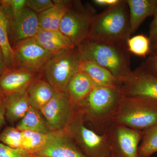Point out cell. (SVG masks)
Wrapping results in <instances>:
<instances>
[{"mask_svg":"<svg viewBox=\"0 0 157 157\" xmlns=\"http://www.w3.org/2000/svg\"><path fill=\"white\" fill-rule=\"evenodd\" d=\"M127 40L98 41L88 38L78 46L81 59L106 68L122 85L133 73Z\"/></svg>","mask_w":157,"mask_h":157,"instance_id":"1","label":"cell"},{"mask_svg":"<svg viewBox=\"0 0 157 157\" xmlns=\"http://www.w3.org/2000/svg\"><path fill=\"white\" fill-rule=\"evenodd\" d=\"M124 96L121 86H97L75 107L84 122L100 135L107 133Z\"/></svg>","mask_w":157,"mask_h":157,"instance_id":"2","label":"cell"},{"mask_svg":"<svg viewBox=\"0 0 157 157\" xmlns=\"http://www.w3.org/2000/svg\"><path fill=\"white\" fill-rule=\"evenodd\" d=\"M131 36L128 7L126 0H121L115 6L97 14L89 38L104 41L128 39Z\"/></svg>","mask_w":157,"mask_h":157,"instance_id":"3","label":"cell"},{"mask_svg":"<svg viewBox=\"0 0 157 157\" xmlns=\"http://www.w3.org/2000/svg\"><path fill=\"white\" fill-rule=\"evenodd\" d=\"M113 123L144 132L157 123V101L150 98L124 96Z\"/></svg>","mask_w":157,"mask_h":157,"instance_id":"4","label":"cell"},{"mask_svg":"<svg viewBox=\"0 0 157 157\" xmlns=\"http://www.w3.org/2000/svg\"><path fill=\"white\" fill-rule=\"evenodd\" d=\"M64 131L86 157L110 156V147L106 134L100 135L87 128L76 107Z\"/></svg>","mask_w":157,"mask_h":157,"instance_id":"5","label":"cell"},{"mask_svg":"<svg viewBox=\"0 0 157 157\" xmlns=\"http://www.w3.org/2000/svg\"><path fill=\"white\" fill-rule=\"evenodd\" d=\"M81 60L78 47L66 48L55 53L42 72L45 80L56 91L66 92L70 79L79 71Z\"/></svg>","mask_w":157,"mask_h":157,"instance_id":"6","label":"cell"},{"mask_svg":"<svg viewBox=\"0 0 157 157\" xmlns=\"http://www.w3.org/2000/svg\"><path fill=\"white\" fill-rule=\"evenodd\" d=\"M97 15L95 10L90 4L83 5L80 1H71L62 20L59 30L73 45L78 47L89 38L92 25Z\"/></svg>","mask_w":157,"mask_h":157,"instance_id":"7","label":"cell"},{"mask_svg":"<svg viewBox=\"0 0 157 157\" xmlns=\"http://www.w3.org/2000/svg\"><path fill=\"white\" fill-rule=\"evenodd\" d=\"M111 157H139L144 132L113 123L107 133Z\"/></svg>","mask_w":157,"mask_h":157,"instance_id":"8","label":"cell"},{"mask_svg":"<svg viewBox=\"0 0 157 157\" xmlns=\"http://www.w3.org/2000/svg\"><path fill=\"white\" fill-rule=\"evenodd\" d=\"M14 69L23 68L39 73L55 53L42 48L34 38L17 42L12 47Z\"/></svg>","mask_w":157,"mask_h":157,"instance_id":"9","label":"cell"},{"mask_svg":"<svg viewBox=\"0 0 157 157\" xmlns=\"http://www.w3.org/2000/svg\"><path fill=\"white\" fill-rule=\"evenodd\" d=\"M75 107L66 92L56 91L53 98L39 110L52 132L64 130Z\"/></svg>","mask_w":157,"mask_h":157,"instance_id":"10","label":"cell"},{"mask_svg":"<svg viewBox=\"0 0 157 157\" xmlns=\"http://www.w3.org/2000/svg\"><path fill=\"white\" fill-rule=\"evenodd\" d=\"M124 96L144 97L157 101V77L139 67L122 84Z\"/></svg>","mask_w":157,"mask_h":157,"instance_id":"11","label":"cell"},{"mask_svg":"<svg viewBox=\"0 0 157 157\" xmlns=\"http://www.w3.org/2000/svg\"><path fill=\"white\" fill-rule=\"evenodd\" d=\"M9 19L10 41L14 45L35 38L40 29L38 14L26 7L17 17Z\"/></svg>","mask_w":157,"mask_h":157,"instance_id":"12","label":"cell"},{"mask_svg":"<svg viewBox=\"0 0 157 157\" xmlns=\"http://www.w3.org/2000/svg\"><path fill=\"white\" fill-rule=\"evenodd\" d=\"M35 154L49 157H87L64 131L52 132L44 147Z\"/></svg>","mask_w":157,"mask_h":157,"instance_id":"13","label":"cell"},{"mask_svg":"<svg viewBox=\"0 0 157 157\" xmlns=\"http://www.w3.org/2000/svg\"><path fill=\"white\" fill-rule=\"evenodd\" d=\"M38 73L23 68L6 69L0 76V95L6 97L26 90Z\"/></svg>","mask_w":157,"mask_h":157,"instance_id":"14","label":"cell"},{"mask_svg":"<svg viewBox=\"0 0 157 157\" xmlns=\"http://www.w3.org/2000/svg\"><path fill=\"white\" fill-rule=\"evenodd\" d=\"M97 86L87 74L78 71L70 79L66 93L70 102L75 107L83 101Z\"/></svg>","mask_w":157,"mask_h":157,"instance_id":"15","label":"cell"},{"mask_svg":"<svg viewBox=\"0 0 157 157\" xmlns=\"http://www.w3.org/2000/svg\"><path fill=\"white\" fill-rule=\"evenodd\" d=\"M129 11L130 33L132 36L144 20L153 16L157 0H126Z\"/></svg>","mask_w":157,"mask_h":157,"instance_id":"16","label":"cell"},{"mask_svg":"<svg viewBox=\"0 0 157 157\" xmlns=\"http://www.w3.org/2000/svg\"><path fill=\"white\" fill-rule=\"evenodd\" d=\"M79 71L87 74L97 86L113 87L122 86L109 70L95 62L81 59Z\"/></svg>","mask_w":157,"mask_h":157,"instance_id":"17","label":"cell"},{"mask_svg":"<svg viewBox=\"0 0 157 157\" xmlns=\"http://www.w3.org/2000/svg\"><path fill=\"white\" fill-rule=\"evenodd\" d=\"M34 38L42 48L52 53L75 47L70 39L59 30L40 28Z\"/></svg>","mask_w":157,"mask_h":157,"instance_id":"18","label":"cell"},{"mask_svg":"<svg viewBox=\"0 0 157 157\" xmlns=\"http://www.w3.org/2000/svg\"><path fill=\"white\" fill-rule=\"evenodd\" d=\"M27 90L4 97L6 120L11 123L19 121L30 107Z\"/></svg>","mask_w":157,"mask_h":157,"instance_id":"19","label":"cell"},{"mask_svg":"<svg viewBox=\"0 0 157 157\" xmlns=\"http://www.w3.org/2000/svg\"><path fill=\"white\" fill-rule=\"evenodd\" d=\"M27 91L30 106L39 110L51 100L56 92L48 82L38 76L29 86Z\"/></svg>","mask_w":157,"mask_h":157,"instance_id":"20","label":"cell"},{"mask_svg":"<svg viewBox=\"0 0 157 157\" xmlns=\"http://www.w3.org/2000/svg\"><path fill=\"white\" fill-rule=\"evenodd\" d=\"M53 1V6L38 14L39 27L42 29L59 30L62 20L71 2V1L67 0Z\"/></svg>","mask_w":157,"mask_h":157,"instance_id":"21","label":"cell"},{"mask_svg":"<svg viewBox=\"0 0 157 157\" xmlns=\"http://www.w3.org/2000/svg\"><path fill=\"white\" fill-rule=\"evenodd\" d=\"M16 128L21 131H30L44 134L52 132L40 111L31 106L24 117L17 123Z\"/></svg>","mask_w":157,"mask_h":157,"instance_id":"22","label":"cell"},{"mask_svg":"<svg viewBox=\"0 0 157 157\" xmlns=\"http://www.w3.org/2000/svg\"><path fill=\"white\" fill-rule=\"evenodd\" d=\"M9 19L0 6V46L2 49L7 68L14 69L13 50L9 35Z\"/></svg>","mask_w":157,"mask_h":157,"instance_id":"23","label":"cell"},{"mask_svg":"<svg viewBox=\"0 0 157 157\" xmlns=\"http://www.w3.org/2000/svg\"><path fill=\"white\" fill-rule=\"evenodd\" d=\"M21 132L22 138L21 149L31 155L36 154L44 147L53 132L44 134L30 131Z\"/></svg>","mask_w":157,"mask_h":157,"instance_id":"24","label":"cell"},{"mask_svg":"<svg viewBox=\"0 0 157 157\" xmlns=\"http://www.w3.org/2000/svg\"><path fill=\"white\" fill-rule=\"evenodd\" d=\"M157 152V123L144 132L138 148L139 157H150Z\"/></svg>","mask_w":157,"mask_h":157,"instance_id":"25","label":"cell"},{"mask_svg":"<svg viewBox=\"0 0 157 157\" xmlns=\"http://www.w3.org/2000/svg\"><path fill=\"white\" fill-rule=\"evenodd\" d=\"M127 44L129 52L137 56L145 57L151 54L149 39L143 34L130 37L127 40Z\"/></svg>","mask_w":157,"mask_h":157,"instance_id":"26","label":"cell"},{"mask_svg":"<svg viewBox=\"0 0 157 157\" xmlns=\"http://www.w3.org/2000/svg\"><path fill=\"white\" fill-rule=\"evenodd\" d=\"M22 138V132L16 127H6L0 133L1 143L13 148L21 149Z\"/></svg>","mask_w":157,"mask_h":157,"instance_id":"27","label":"cell"},{"mask_svg":"<svg viewBox=\"0 0 157 157\" xmlns=\"http://www.w3.org/2000/svg\"><path fill=\"white\" fill-rule=\"evenodd\" d=\"M27 0H0L2 7L9 19L17 17L26 7Z\"/></svg>","mask_w":157,"mask_h":157,"instance_id":"28","label":"cell"},{"mask_svg":"<svg viewBox=\"0 0 157 157\" xmlns=\"http://www.w3.org/2000/svg\"><path fill=\"white\" fill-rule=\"evenodd\" d=\"M54 2L51 0H27L26 7L40 14L52 7Z\"/></svg>","mask_w":157,"mask_h":157,"instance_id":"29","label":"cell"},{"mask_svg":"<svg viewBox=\"0 0 157 157\" xmlns=\"http://www.w3.org/2000/svg\"><path fill=\"white\" fill-rule=\"evenodd\" d=\"M31 155L21 149L12 148L0 142V157H30Z\"/></svg>","mask_w":157,"mask_h":157,"instance_id":"30","label":"cell"},{"mask_svg":"<svg viewBox=\"0 0 157 157\" xmlns=\"http://www.w3.org/2000/svg\"><path fill=\"white\" fill-rule=\"evenodd\" d=\"M153 17L150 25L149 31L148 38L150 42L151 53L157 47V7Z\"/></svg>","mask_w":157,"mask_h":157,"instance_id":"31","label":"cell"},{"mask_svg":"<svg viewBox=\"0 0 157 157\" xmlns=\"http://www.w3.org/2000/svg\"><path fill=\"white\" fill-rule=\"evenodd\" d=\"M140 67L147 72L157 77V56L151 55Z\"/></svg>","mask_w":157,"mask_h":157,"instance_id":"32","label":"cell"},{"mask_svg":"<svg viewBox=\"0 0 157 157\" xmlns=\"http://www.w3.org/2000/svg\"><path fill=\"white\" fill-rule=\"evenodd\" d=\"M6 106L4 97H0V129L6 122Z\"/></svg>","mask_w":157,"mask_h":157,"instance_id":"33","label":"cell"},{"mask_svg":"<svg viewBox=\"0 0 157 157\" xmlns=\"http://www.w3.org/2000/svg\"><path fill=\"white\" fill-rule=\"evenodd\" d=\"M121 0H94L93 2L98 6H107L108 7L114 6L121 2Z\"/></svg>","mask_w":157,"mask_h":157,"instance_id":"34","label":"cell"},{"mask_svg":"<svg viewBox=\"0 0 157 157\" xmlns=\"http://www.w3.org/2000/svg\"><path fill=\"white\" fill-rule=\"evenodd\" d=\"M8 69L2 49L0 46V76Z\"/></svg>","mask_w":157,"mask_h":157,"instance_id":"35","label":"cell"},{"mask_svg":"<svg viewBox=\"0 0 157 157\" xmlns=\"http://www.w3.org/2000/svg\"><path fill=\"white\" fill-rule=\"evenodd\" d=\"M151 55L156 56H157V47L151 53Z\"/></svg>","mask_w":157,"mask_h":157,"instance_id":"36","label":"cell"},{"mask_svg":"<svg viewBox=\"0 0 157 157\" xmlns=\"http://www.w3.org/2000/svg\"><path fill=\"white\" fill-rule=\"evenodd\" d=\"M30 157H49L45 156L42 155L38 154H33Z\"/></svg>","mask_w":157,"mask_h":157,"instance_id":"37","label":"cell"},{"mask_svg":"<svg viewBox=\"0 0 157 157\" xmlns=\"http://www.w3.org/2000/svg\"><path fill=\"white\" fill-rule=\"evenodd\" d=\"M1 96H2L0 95V97H1Z\"/></svg>","mask_w":157,"mask_h":157,"instance_id":"38","label":"cell"},{"mask_svg":"<svg viewBox=\"0 0 157 157\" xmlns=\"http://www.w3.org/2000/svg\"><path fill=\"white\" fill-rule=\"evenodd\" d=\"M109 157H110V156H109Z\"/></svg>","mask_w":157,"mask_h":157,"instance_id":"39","label":"cell"}]
</instances>
